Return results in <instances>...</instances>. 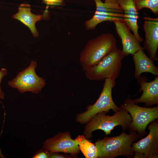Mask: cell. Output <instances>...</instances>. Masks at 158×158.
I'll use <instances>...</instances> for the list:
<instances>
[{
    "label": "cell",
    "instance_id": "6da1fadb",
    "mask_svg": "<svg viewBox=\"0 0 158 158\" xmlns=\"http://www.w3.org/2000/svg\"><path fill=\"white\" fill-rule=\"evenodd\" d=\"M130 133L128 134L123 131L119 135L98 139L95 144L98 158H114L123 156L130 158L133 157L135 153L132 145L139 137L136 131Z\"/></svg>",
    "mask_w": 158,
    "mask_h": 158
},
{
    "label": "cell",
    "instance_id": "7a4b0ae2",
    "mask_svg": "<svg viewBox=\"0 0 158 158\" xmlns=\"http://www.w3.org/2000/svg\"><path fill=\"white\" fill-rule=\"evenodd\" d=\"M115 36L104 33L88 41L80 54L79 61L85 71L97 64L106 55L117 47Z\"/></svg>",
    "mask_w": 158,
    "mask_h": 158
},
{
    "label": "cell",
    "instance_id": "3957f363",
    "mask_svg": "<svg viewBox=\"0 0 158 158\" xmlns=\"http://www.w3.org/2000/svg\"><path fill=\"white\" fill-rule=\"evenodd\" d=\"M121 108L112 116L106 115L104 112L95 115L86 123L83 135L88 139L92 137V133L96 130H102L107 135L118 126L121 127L123 131L128 129L132 121L131 117L126 110Z\"/></svg>",
    "mask_w": 158,
    "mask_h": 158
},
{
    "label": "cell",
    "instance_id": "277c9868",
    "mask_svg": "<svg viewBox=\"0 0 158 158\" xmlns=\"http://www.w3.org/2000/svg\"><path fill=\"white\" fill-rule=\"evenodd\" d=\"M125 57L122 50L116 48L97 64L85 71L86 77L92 81L110 79L115 81L120 73L122 61Z\"/></svg>",
    "mask_w": 158,
    "mask_h": 158
},
{
    "label": "cell",
    "instance_id": "5b68a950",
    "mask_svg": "<svg viewBox=\"0 0 158 158\" xmlns=\"http://www.w3.org/2000/svg\"><path fill=\"white\" fill-rule=\"evenodd\" d=\"M130 114L132 121L128 128L130 133L136 131L139 138L146 134V128L151 122L158 118V105L152 107H142L135 104L127 98L121 106Z\"/></svg>",
    "mask_w": 158,
    "mask_h": 158
},
{
    "label": "cell",
    "instance_id": "8992f818",
    "mask_svg": "<svg viewBox=\"0 0 158 158\" xmlns=\"http://www.w3.org/2000/svg\"><path fill=\"white\" fill-rule=\"evenodd\" d=\"M100 95L96 102L89 105L85 111L77 115V122L83 124L87 122L93 116L98 113L104 112L107 113L110 110L114 112L121 109L115 104L112 96V91L115 85L116 81L110 79H106Z\"/></svg>",
    "mask_w": 158,
    "mask_h": 158
},
{
    "label": "cell",
    "instance_id": "52a82bcc",
    "mask_svg": "<svg viewBox=\"0 0 158 158\" xmlns=\"http://www.w3.org/2000/svg\"><path fill=\"white\" fill-rule=\"evenodd\" d=\"M37 66V63L32 61L28 67L18 72L15 78L8 82V85L17 89L21 93L29 91L38 94L45 86L46 81L36 74L35 68Z\"/></svg>",
    "mask_w": 158,
    "mask_h": 158
},
{
    "label": "cell",
    "instance_id": "ba28073f",
    "mask_svg": "<svg viewBox=\"0 0 158 158\" xmlns=\"http://www.w3.org/2000/svg\"><path fill=\"white\" fill-rule=\"evenodd\" d=\"M149 133L145 138L133 142L132 148L134 152V158L158 157V122H151L147 127Z\"/></svg>",
    "mask_w": 158,
    "mask_h": 158
},
{
    "label": "cell",
    "instance_id": "9c48e42d",
    "mask_svg": "<svg viewBox=\"0 0 158 158\" xmlns=\"http://www.w3.org/2000/svg\"><path fill=\"white\" fill-rule=\"evenodd\" d=\"M42 148L50 152L68 153L73 156L80 152L78 144L67 131L60 132L47 139L43 143Z\"/></svg>",
    "mask_w": 158,
    "mask_h": 158
},
{
    "label": "cell",
    "instance_id": "30bf717a",
    "mask_svg": "<svg viewBox=\"0 0 158 158\" xmlns=\"http://www.w3.org/2000/svg\"><path fill=\"white\" fill-rule=\"evenodd\" d=\"M144 19L142 28L145 40L143 47L148 52L150 57L156 61L158 60V18L145 17Z\"/></svg>",
    "mask_w": 158,
    "mask_h": 158
},
{
    "label": "cell",
    "instance_id": "8fae6325",
    "mask_svg": "<svg viewBox=\"0 0 158 158\" xmlns=\"http://www.w3.org/2000/svg\"><path fill=\"white\" fill-rule=\"evenodd\" d=\"M123 19L114 20L112 22L115 25L116 32L121 40L122 50L125 56L130 54L133 55L139 50H144L140 42L131 33L130 30Z\"/></svg>",
    "mask_w": 158,
    "mask_h": 158
},
{
    "label": "cell",
    "instance_id": "7c38bea8",
    "mask_svg": "<svg viewBox=\"0 0 158 158\" xmlns=\"http://www.w3.org/2000/svg\"><path fill=\"white\" fill-rule=\"evenodd\" d=\"M137 79V83L140 88L138 93L142 92L139 98L132 99L135 104L143 103L145 107H150L158 104V77L155 76L154 79L147 82V78L145 76H140Z\"/></svg>",
    "mask_w": 158,
    "mask_h": 158
},
{
    "label": "cell",
    "instance_id": "4fadbf2b",
    "mask_svg": "<svg viewBox=\"0 0 158 158\" xmlns=\"http://www.w3.org/2000/svg\"><path fill=\"white\" fill-rule=\"evenodd\" d=\"M49 13L48 10H46L42 15L34 14L31 12L30 4H22L19 6L18 12L13 15L12 18L20 21L28 27L33 36L36 37L39 36L35 26L36 22L41 19L48 18Z\"/></svg>",
    "mask_w": 158,
    "mask_h": 158
},
{
    "label": "cell",
    "instance_id": "5bb4252c",
    "mask_svg": "<svg viewBox=\"0 0 158 158\" xmlns=\"http://www.w3.org/2000/svg\"><path fill=\"white\" fill-rule=\"evenodd\" d=\"M123 11V20L139 42H142L143 38L138 33V20L139 13L136 9L133 0H117Z\"/></svg>",
    "mask_w": 158,
    "mask_h": 158
},
{
    "label": "cell",
    "instance_id": "9a60e30c",
    "mask_svg": "<svg viewBox=\"0 0 158 158\" xmlns=\"http://www.w3.org/2000/svg\"><path fill=\"white\" fill-rule=\"evenodd\" d=\"M133 61L135 65L134 76L137 79L144 73H149L155 76L158 75V68L154 63V61L148 57L144 50L140 49L133 55Z\"/></svg>",
    "mask_w": 158,
    "mask_h": 158
},
{
    "label": "cell",
    "instance_id": "2e32d148",
    "mask_svg": "<svg viewBox=\"0 0 158 158\" xmlns=\"http://www.w3.org/2000/svg\"><path fill=\"white\" fill-rule=\"evenodd\" d=\"M75 140L78 144L80 151L86 158H98L95 144L90 142L84 135H79Z\"/></svg>",
    "mask_w": 158,
    "mask_h": 158
},
{
    "label": "cell",
    "instance_id": "e0dca14e",
    "mask_svg": "<svg viewBox=\"0 0 158 158\" xmlns=\"http://www.w3.org/2000/svg\"><path fill=\"white\" fill-rule=\"evenodd\" d=\"M138 11L146 8L150 9L154 13H158V0H133Z\"/></svg>",
    "mask_w": 158,
    "mask_h": 158
},
{
    "label": "cell",
    "instance_id": "ac0fdd59",
    "mask_svg": "<svg viewBox=\"0 0 158 158\" xmlns=\"http://www.w3.org/2000/svg\"><path fill=\"white\" fill-rule=\"evenodd\" d=\"M32 158H51V153L44 149L40 148L37 151Z\"/></svg>",
    "mask_w": 158,
    "mask_h": 158
},
{
    "label": "cell",
    "instance_id": "d6986e66",
    "mask_svg": "<svg viewBox=\"0 0 158 158\" xmlns=\"http://www.w3.org/2000/svg\"><path fill=\"white\" fill-rule=\"evenodd\" d=\"M42 2L51 6H63L65 4L63 0H42Z\"/></svg>",
    "mask_w": 158,
    "mask_h": 158
},
{
    "label": "cell",
    "instance_id": "ffe728a7",
    "mask_svg": "<svg viewBox=\"0 0 158 158\" xmlns=\"http://www.w3.org/2000/svg\"><path fill=\"white\" fill-rule=\"evenodd\" d=\"M7 74V71L6 69L2 68L0 70V99H4V93L3 92L1 87V83L3 78Z\"/></svg>",
    "mask_w": 158,
    "mask_h": 158
},
{
    "label": "cell",
    "instance_id": "44dd1931",
    "mask_svg": "<svg viewBox=\"0 0 158 158\" xmlns=\"http://www.w3.org/2000/svg\"><path fill=\"white\" fill-rule=\"evenodd\" d=\"M51 153V158H64L68 157L64 155L59 154V153Z\"/></svg>",
    "mask_w": 158,
    "mask_h": 158
},
{
    "label": "cell",
    "instance_id": "7402d4cb",
    "mask_svg": "<svg viewBox=\"0 0 158 158\" xmlns=\"http://www.w3.org/2000/svg\"><path fill=\"white\" fill-rule=\"evenodd\" d=\"M0 157L1 158H5V157L4 154H2L1 150L0 149Z\"/></svg>",
    "mask_w": 158,
    "mask_h": 158
}]
</instances>
